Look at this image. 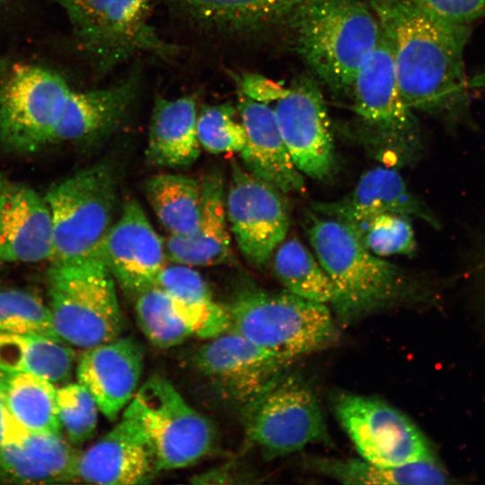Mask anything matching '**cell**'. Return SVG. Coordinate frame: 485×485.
I'll use <instances>...</instances> for the list:
<instances>
[{"mask_svg":"<svg viewBox=\"0 0 485 485\" xmlns=\"http://www.w3.org/2000/svg\"><path fill=\"white\" fill-rule=\"evenodd\" d=\"M427 13L449 22L472 25L485 18V0H412Z\"/></svg>","mask_w":485,"mask_h":485,"instance_id":"39","label":"cell"},{"mask_svg":"<svg viewBox=\"0 0 485 485\" xmlns=\"http://www.w3.org/2000/svg\"><path fill=\"white\" fill-rule=\"evenodd\" d=\"M141 87L137 69L112 85L75 91L71 88L51 144H88L111 133L136 101Z\"/></svg>","mask_w":485,"mask_h":485,"instance_id":"21","label":"cell"},{"mask_svg":"<svg viewBox=\"0 0 485 485\" xmlns=\"http://www.w3.org/2000/svg\"><path fill=\"white\" fill-rule=\"evenodd\" d=\"M143 359L141 346L131 337L84 349L75 368L77 382L108 419L115 420L139 388Z\"/></svg>","mask_w":485,"mask_h":485,"instance_id":"17","label":"cell"},{"mask_svg":"<svg viewBox=\"0 0 485 485\" xmlns=\"http://www.w3.org/2000/svg\"><path fill=\"white\" fill-rule=\"evenodd\" d=\"M3 2V0H0V4Z\"/></svg>","mask_w":485,"mask_h":485,"instance_id":"44","label":"cell"},{"mask_svg":"<svg viewBox=\"0 0 485 485\" xmlns=\"http://www.w3.org/2000/svg\"><path fill=\"white\" fill-rule=\"evenodd\" d=\"M242 95L254 101L270 104L275 103L286 92L287 88L278 83L253 73L232 75Z\"/></svg>","mask_w":485,"mask_h":485,"instance_id":"40","label":"cell"},{"mask_svg":"<svg viewBox=\"0 0 485 485\" xmlns=\"http://www.w3.org/2000/svg\"><path fill=\"white\" fill-rule=\"evenodd\" d=\"M199 346L194 368L225 400L242 410L281 374L288 363L230 330Z\"/></svg>","mask_w":485,"mask_h":485,"instance_id":"13","label":"cell"},{"mask_svg":"<svg viewBox=\"0 0 485 485\" xmlns=\"http://www.w3.org/2000/svg\"><path fill=\"white\" fill-rule=\"evenodd\" d=\"M237 109L246 133L240 152L244 168L282 193L304 191V174L290 156L273 108L242 95Z\"/></svg>","mask_w":485,"mask_h":485,"instance_id":"23","label":"cell"},{"mask_svg":"<svg viewBox=\"0 0 485 485\" xmlns=\"http://www.w3.org/2000/svg\"><path fill=\"white\" fill-rule=\"evenodd\" d=\"M281 193L239 163H233L225 190L227 221L242 255L256 268L269 263L288 232L289 212Z\"/></svg>","mask_w":485,"mask_h":485,"instance_id":"12","label":"cell"},{"mask_svg":"<svg viewBox=\"0 0 485 485\" xmlns=\"http://www.w3.org/2000/svg\"><path fill=\"white\" fill-rule=\"evenodd\" d=\"M122 417L140 428L159 472L196 463L212 450L215 443L212 423L160 375L151 376L139 386Z\"/></svg>","mask_w":485,"mask_h":485,"instance_id":"6","label":"cell"},{"mask_svg":"<svg viewBox=\"0 0 485 485\" xmlns=\"http://www.w3.org/2000/svg\"><path fill=\"white\" fill-rule=\"evenodd\" d=\"M113 0H57L84 48L95 35Z\"/></svg>","mask_w":485,"mask_h":485,"instance_id":"38","label":"cell"},{"mask_svg":"<svg viewBox=\"0 0 485 485\" xmlns=\"http://www.w3.org/2000/svg\"><path fill=\"white\" fill-rule=\"evenodd\" d=\"M241 411L248 439L266 459L331 442L316 393L300 375L284 370Z\"/></svg>","mask_w":485,"mask_h":485,"instance_id":"7","label":"cell"},{"mask_svg":"<svg viewBox=\"0 0 485 485\" xmlns=\"http://www.w3.org/2000/svg\"><path fill=\"white\" fill-rule=\"evenodd\" d=\"M290 17L296 48L312 72L331 90L349 94L381 36L371 6L360 0H303Z\"/></svg>","mask_w":485,"mask_h":485,"instance_id":"3","label":"cell"},{"mask_svg":"<svg viewBox=\"0 0 485 485\" xmlns=\"http://www.w3.org/2000/svg\"><path fill=\"white\" fill-rule=\"evenodd\" d=\"M78 454L62 434L29 432L21 440L0 446V481H75Z\"/></svg>","mask_w":485,"mask_h":485,"instance_id":"25","label":"cell"},{"mask_svg":"<svg viewBox=\"0 0 485 485\" xmlns=\"http://www.w3.org/2000/svg\"><path fill=\"white\" fill-rule=\"evenodd\" d=\"M351 227L364 245L379 257L410 255L416 249L414 231L407 216L384 213Z\"/></svg>","mask_w":485,"mask_h":485,"instance_id":"35","label":"cell"},{"mask_svg":"<svg viewBox=\"0 0 485 485\" xmlns=\"http://www.w3.org/2000/svg\"><path fill=\"white\" fill-rule=\"evenodd\" d=\"M0 333H30L60 340L48 305L36 294L20 288L0 290Z\"/></svg>","mask_w":485,"mask_h":485,"instance_id":"34","label":"cell"},{"mask_svg":"<svg viewBox=\"0 0 485 485\" xmlns=\"http://www.w3.org/2000/svg\"><path fill=\"white\" fill-rule=\"evenodd\" d=\"M50 212L31 187L4 181L0 185V265L51 261Z\"/></svg>","mask_w":485,"mask_h":485,"instance_id":"18","label":"cell"},{"mask_svg":"<svg viewBox=\"0 0 485 485\" xmlns=\"http://www.w3.org/2000/svg\"><path fill=\"white\" fill-rule=\"evenodd\" d=\"M57 407L61 428L72 445H82L92 438L97 428L98 406L80 383L57 388Z\"/></svg>","mask_w":485,"mask_h":485,"instance_id":"37","label":"cell"},{"mask_svg":"<svg viewBox=\"0 0 485 485\" xmlns=\"http://www.w3.org/2000/svg\"><path fill=\"white\" fill-rule=\"evenodd\" d=\"M71 88L59 74L16 63L0 80V146L31 154L51 144Z\"/></svg>","mask_w":485,"mask_h":485,"instance_id":"9","label":"cell"},{"mask_svg":"<svg viewBox=\"0 0 485 485\" xmlns=\"http://www.w3.org/2000/svg\"><path fill=\"white\" fill-rule=\"evenodd\" d=\"M145 193L170 235L190 237L195 234L202 211L201 181L182 174H157L146 181Z\"/></svg>","mask_w":485,"mask_h":485,"instance_id":"29","label":"cell"},{"mask_svg":"<svg viewBox=\"0 0 485 485\" xmlns=\"http://www.w3.org/2000/svg\"><path fill=\"white\" fill-rule=\"evenodd\" d=\"M468 87L470 90L485 91V69L468 79Z\"/></svg>","mask_w":485,"mask_h":485,"instance_id":"42","label":"cell"},{"mask_svg":"<svg viewBox=\"0 0 485 485\" xmlns=\"http://www.w3.org/2000/svg\"><path fill=\"white\" fill-rule=\"evenodd\" d=\"M52 222L50 262L94 255L112 225L117 199L115 174L108 163L78 171L44 195Z\"/></svg>","mask_w":485,"mask_h":485,"instance_id":"8","label":"cell"},{"mask_svg":"<svg viewBox=\"0 0 485 485\" xmlns=\"http://www.w3.org/2000/svg\"><path fill=\"white\" fill-rule=\"evenodd\" d=\"M273 271L285 289L317 303L331 304L334 286L316 256L296 238L283 241L273 257Z\"/></svg>","mask_w":485,"mask_h":485,"instance_id":"32","label":"cell"},{"mask_svg":"<svg viewBox=\"0 0 485 485\" xmlns=\"http://www.w3.org/2000/svg\"><path fill=\"white\" fill-rule=\"evenodd\" d=\"M194 41L228 52L290 17L303 0H160Z\"/></svg>","mask_w":485,"mask_h":485,"instance_id":"10","label":"cell"},{"mask_svg":"<svg viewBox=\"0 0 485 485\" xmlns=\"http://www.w3.org/2000/svg\"><path fill=\"white\" fill-rule=\"evenodd\" d=\"M4 181V177L1 176V174H0V183L3 182Z\"/></svg>","mask_w":485,"mask_h":485,"instance_id":"43","label":"cell"},{"mask_svg":"<svg viewBox=\"0 0 485 485\" xmlns=\"http://www.w3.org/2000/svg\"><path fill=\"white\" fill-rule=\"evenodd\" d=\"M197 105L194 93L176 99L155 97L146 149L151 165L185 167L198 159Z\"/></svg>","mask_w":485,"mask_h":485,"instance_id":"26","label":"cell"},{"mask_svg":"<svg viewBox=\"0 0 485 485\" xmlns=\"http://www.w3.org/2000/svg\"><path fill=\"white\" fill-rule=\"evenodd\" d=\"M273 110L297 169L315 180L330 178L336 164L334 141L324 99L315 81L306 76L296 79Z\"/></svg>","mask_w":485,"mask_h":485,"instance_id":"14","label":"cell"},{"mask_svg":"<svg viewBox=\"0 0 485 485\" xmlns=\"http://www.w3.org/2000/svg\"><path fill=\"white\" fill-rule=\"evenodd\" d=\"M155 285L169 296L172 307L192 335L212 339L229 330L225 305L219 304L200 274L192 267L164 266Z\"/></svg>","mask_w":485,"mask_h":485,"instance_id":"27","label":"cell"},{"mask_svg":"<svg viewBox=\"0 0 485 485\" xmlns=\"http://www.w3.org/2000/svg\"><path fill=\"white\" fill-rule=\"evenodd\" d=\"M313 219L310 243L334 286L331 304L340 322H352L410 298V278L371 252L353 227L333 218Z\"/></svg>","mask_w":485,"mask_h":485,"instance_id":"2","label":"cell"},{"mask_svg":"<svg viewBox=\"0 0 485 485\" xmlns=\"http://www.w3.org/2000/svg\"><path fill=\"white\" fill-rule=\"evenodd\" d=\"M353 108L378 137L411 142L415 119L398 84L389 44L382 31L375 48L359 67L351 88Z\"/></svg>","mask_w":485,"mask_h":485,"instance_id":"16","label":"cell"},{"mask_svg":"<svg viewBox=\"0 0 485 485\" xmlns=\"http://www.w3.org/2000/svg\"><path fill=\"white\" fill-rule=\"evenodd\" d=\"M229 330L287 363L332 346L338 330L328 304L286 289L248 286L225 305Z\"/></svg>","mask_w":485,"mask_h":485,"instance_id":"4","label":"cell"},{"mask_svg":"<svg viewBox=\"0 0 485 485\" xmlns=\"http://www.w3.org/2000/svg\"><path fill=\"white\" fill-rule=\"evenodd\" d=\"M158 472L146 436L125 417L96 443L79 452L75 468L76 481L103 485L146 484Z\"/></svg>","mask_w":485,"mask_h":485,"instance_id":"19","label":"cell"},{"mask_svg":"<svg viewBox=\"0 0 485 485\" xmlns=\"http://www.w3.org/2000/svg\"><path fill=\"white\" fill-rule=\"evenodd\" d=\"M333 409L365 461L400 466L434 458L419 429L404 414L380 400L342 392L335 396Z\"/></svg>","mask_w":485,"mask_h":485,"instance_id":"11","label":"cell"},{"mask_svg":"<svg viewBox=\"0 0 485 485\" xmlns=\"http://www.w3.org/2000/svg\"><path fill=\"white\" fill-rule=\"evenodd\" d=\"M311 470L346 484L438 485L448 476L434 458L400 466H381L361 459L312 458Z\"/></svg>","mask_w":485,"mask_h":485,"instance_id":"30","label":"cell"},{"mask_svg":"<svg viewBox=\"0 0 485 485\" xmlns=\"http://www.w3.org/2000/svg\"><path fill=\"white\" fill-rule=\"evenodd\" d=\"M203 203L199 224L190 237L170 235L164 242L166 257L190 267L223 264L232 256L230 228L225 210V178L218 170L201 181Z\"/></svg>","mask_w":485,"mask_h":485,"instance_id":"24","label":"cell"},{"mask_svg":"<svg viewBox=\"0 0 485 485\" xmlns=\"http://www.w3.org/2000/svg\"><path fill=\"white\" fill-rule=\"evenodd\" d=\"M4 181H5V180H4ZM4 181H3V182H4ZM3 182H1L0 185H1Z\"/></svg>","mask_w":485,"mask_h":485,"instance_id":"45","label":"cell"},{"mask_svg":"<svg viewBox=\"0 0 485 485\" xmlns=\"http://www.w3.org/2000/svg\"><path fill=\"white\" fill-rule=\"evenodd\" d=\"M129 293L155 285L164 268V244L135 199L125 202L95 254Z\"/></svg>","mask_w":485,"mask_h":485,"instance_id":"15","label":"cell"},{"mask_svg":"<svg viewBox=\"0 0 485 485\" xmlns=\"http://www.w3.org/2000/svg\"><path fill=\"white\" fill-rule=\"evenodd\" d=\"M235 111L232 104L221 103L206 106L198 114L197 137L206 151L216 154L242 151L246 133Z\"/></svg>","mask_w":485,"mask_h":485,"instance_id":"36","label":"cell"},{"mask_svg":"<svg viewBox=\"0 0 485 485\" xmlns=\"http://www.w3.org/2000/svg\"><path fill=\"white\" fill-rule=\"evenodd\" d=\"M135 311L139 329L158 348L180 345L192 335L173 311L167 294L156 285L137 294Z\"/></svg>","mask_w":485,"mask_h":485,"instance_id":"33","label":"cell"},{"mask_svg":"<svg viewBox=\"0 0 485 485\" xmlns=\"http://www.w3.org/2000/svg\"><path fill=\"white\" fill-rule=\"evenodd\" d=\"M75 352L66 342L43 335L0 333V371L25 373L59 384L67 381Z\"/></svg>","mask_w":485,"mask_h":485,"instance_id":"28","label":"cell"},{"mask_svg":"<svg viewBox=\"0 0 485 485\" xmlns=\"http://www.w3.org/2000/svg\"><path fill=\"white\" fill-rule=\"evenodd\" d=\"M152 0H113L95 35L84 48L105 75L138 52L167 58L181 47L162 39L149 24Z\"/></svg>","mask_w":485,"mask_h":485,"instance_id":"20","label":"cell"},{"mask_svg":"<svg viewBox=\"0 0 485 485\" xmlns=\"http://www.w3.org/2000/svg\"><path fill=\"white\" fill-rule=\"evenodd\" d=\"M29 432L12 416L0 389V446L6 443L19 441Z\"/></svg>","mask_w":485,"mask_h":485,"instance_id":"41","label":"cell"},{"mask_svg":"<svg viewBox=\"0 0 485 485\" xmlns=\"http://www.w3.org/2000/svg\"><path fill=\"white\" fill-rule=\"evenodd\" d=\"M48 308L57 337L86 349L120 336L123 320L114 278L96 256L52 261Z\"/></svg>","mask_w":485,"mask_h":485,"instance_id":"5","label":"cell"},{"mask_svg":"<svg viewBox=\"0 0 485 485\" xmlns=\"http://www.w3.org/2000/svg\"><path fill=\"white\" fill-rule=\"evenodd\" d=\"M312 207L325 217L351 226L384 213L416 216L437 225L431 213L408 189L401 175L396 170L383 166L366 172L354 189L343 198L316 201Z\"/></svg>","mask_w":485,"mask_h":485,"instance_id":"22","label":"cell"},{"mask_svg":"<svg viewBox=\"0 0 485 485\" xmlns=\"http://www.w3.org/2000/svg\"><path fill=\"white\" fill-rule=\"evenodd\" d=\"M411 110L454 111L468 97L464 49L471 26L441 20L412 0H371Z\"/></svg>","mask_w":485,"mask_h":485,"instance_id":"1","label":"cell"},{"mask_svg":"<svg viewBox=\"0 0 485 485\" xmlns=\"http://www.w3.org/2000/svg\"><path fill=\"white\" fill-rule=\"evenodd\" d=\"M54 384L39 375L0 371V389L6 406L30 432L62 434Z\"/></svg>","mask_w":485,"mask_h":485,"instance_id":"31","label":"cell"}]
</instances>
